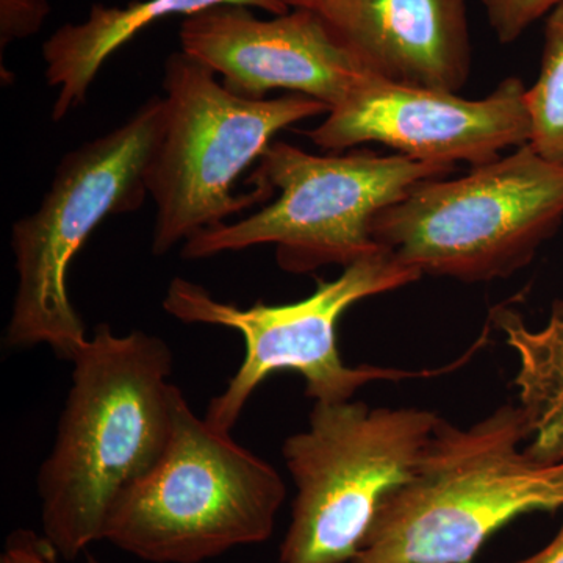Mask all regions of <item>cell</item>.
Masks as SVG:
<instances>
[{"label":"cell","mask_w":563,"mask_h":563,"mask_svg":"<svg viewBox=\"0 0 563 563\" xmlns=\"http://www.w3.org/2000/svg\"><path fill=\"white\" fill-rule=\"evenodd\" d=\"M454 172V166L401 154L362 150L314 155L274 141L250 181L279 190V198L242 221L196 233L181 246L180 257L199 261L274 244L284 272L309 274L329 265L344 268L383 250L372 235L380 211L398 202L418 181L444 179Z\"/></svg>","instance_id":"cell-7"},{"label":"cell","mask_w":563,"mask_h":563,"mask_svg":"<svg viewBox=\"0 0 563 563\" xmlns=\"http://www.w3.org/2000/svg\"><path fill=\"white\" fill-rule=\"evenodd\" d=\"M51 14L49 0H0V47L31 38Z\"/></svg>","instance_id":"cell-17"},{"label":"cell","mask_w":563,"mask_h":563,"mask_svg":"<svg viewBox=\"0 0 563 563\" xmlns=\"http://www.w3.org/2000/svg\"><path fill=\"white\" fill-rule=\"evenodd\" d=\"M73 384L41 463L43 537L65 561L103 542L113 507L165 454L173 431L172 347L102 322L74 355Z\"/></svg>","instance_id":"cell-1"},{"label":"cell","mask_w":563,"mask_h":563,"mask_svg":"<svg viewBox=\"0 0 563 563\" xmlns=\"http://www.w3.org/2000/svg\"><path fill=\"white\" fill-rule=\"evenodd\" d=\"M165 121L166 101L157 96L120 128L68 152L38 209L14 222L18 284L7 347L46 344L70 362L88 339L69 298L70 265L103 220L132 213L150 198L147 172Z\"/></svg>","instance_id":"cell-4"},{"label":"cell","mask_w":563,"mask_h":563,"mask_svg":"<svg viewBox=\"0 0 563 563\" xmlns=\"http://www.w3.org/2000/svg\"><path fill=\"white\" fill-rule=\"evenodd\" d=\"M163 90L165 129L147 172L154 255L272 198L276 191L262 184L235 195L236 179L277 133L329 113L325 103L292 92L276 99L233 95L209 66L181 51L165 63Z\"/></svg>","instance_id":"cell-5"},{"label":"cell","mask_w":563,"mask_h":563,"mask_svg":"<svg viewBox=\"0 0 563 563\" xmlns=\"http://www.w3.org/2000/svg\"><path fill=\"white\" fill-rule=\"evenodd\" d=\"M563 221V166L529 144L457 179L418 181L374 218L372 235L421 276L507 279Z\"/></svg>","instance_id":"cell-6"},{"label":"cell","mask_w":563,"mask_h":563,"mask_svg":"<svg viewBox=\"0 0 563 563\" xmlns=\"http://www.w3.org/2000/svg\"><path fill=\"white\" fill-rule=\"evenodd\" d=\"M60 555L52 548V544L44 539L43 533L38 536L29 529H18L11 532L7 539L3 553L0 555V563H58ZM85 563H101L95 555H87Z\"/></svg>","instance_id":"cell-18"},{"label":"cell","mask_w":563,"mask_h":563,"mask_svg":"<svg viewBox=\"0 0 563 563\" xmlns=\"http://www.w3.org/2000/svg\"><path fill=\"white\" fill-rule=\"evenodd\" d=\"M488 24L499 43L510 44L537 21L547 18L563 0H481Z\"/></svg>","instance_id":"cell-16"},{"label":"cell","mask_w":563,"mask_h":563,"mask_svg":"<svg viewBox=\"0 0 563 563\" xmlns=\"http://www.w3.org/2000/svg\"><path fill=\"white\" fill-rule=\"evenodd\" d=\"M495 324L518 358L514 384L531 429L526 451L536 461L563 462V299L542 329L512 309L496 310Z\"/></svg>","instance_id":"cell-14"},{"label":"cell","mask_w":563,"mask_h":563,"mask_svg":"<svg viewBox=\"0 0 563 563\" xmlns=\"http://www.w3.org/2000/svg\"><path fill=\"white\" fill-rule=\"evenodd\" d=\"M165 454L117 503L103 540L151 563H202L272 539L287 498L280 473L192 412L173 385Z\"/></svg>","instance_id":"cell-3"},{"label":"cell","mask_w":563,"mask_h":563,"mask_svg":"<svg viewBox=\"0 0 563 563\" xmlns=\"http://www.w3.org/2000/svg\"><path fill=\"white\" fill-rule=\"evenodd\" d=\"M532 147L563 166V3L544 18L543 51L536 84L526 90Z\"/></svg>","instance_id":"cell-15"},{"label":"cell","mask_w":563,"mask_h":563,"mask_svg":"<svg viewBox=\"0 0 563 563\" xmlns=\"http://www.w3.org/2000/svg\"><path fill=\"white\" fill-rule=\"evenodd\" d=\"M520 404L468 428L440 420L409 479L385 496L351 563H474L525 515L563 507V462L536 461Z\"/></svg>","instance_id":"cell-2"},{"label":"cell","mask_w":563,"mask_h":563,"mask_svg":"<svg viewBox=\"0 0 563 563\" xmlns=\"http://www.w3.org/2000/svg\"><path fill=\"white\" fill-rule=\"evenodd\" d=\"M510 563H563V521L554 539L543 550L537 551L536 554L521 559V561Z\"/></svg>","instance_id":"cell-19"},{"label":"cell","mask_w":563,"mask_h":563,"mask_svg":"<svg viewBox=\"0 0 563 563\" xmlns=\"http://www.w3.org/2000/svg\"><path fill=\"white\" fill-rule=\"evenodd\" d=\"M218 5L261 9L274 16L291 10L285 0H135L125 7L96 3L87 20L68 22L44 41V77L49 87L57 88L52 120L62 121L81 106L103 63L144 29L163 18H188Z\"/></svg>","instance_id":"cell-13"},{"label":"cell","mask_w":563,"mask_h":563,"mask_svg":"<svg viewBox=\"0 0 563 563\" xmlns=\"http://www.w3.org/2000/svg\"><path fill=\"white\" fill-rule=\"evenodd\" d=\"M523 80L507 77L483 99L363 77L325 120L303 132L322 151L376 143L413 161L485 165L529 144L531 121Z\"/></svg>","instance_id":"cell-10"},{"label":"cell","mask_w":563,"mask_h":563,"mask_svg":"<svg viewBox=\"0 0 563 563\" xmlns=\"http://www.w3.org/2000/svg\"><path fill=\"white\" fill-rule=\"evenodd\" d=\"M442 417L432 410L314 402L282 444L296 487L279 563H351L385 496L409 479Z\"/></svg>","instance_id":"cell-9"},{"label":"cell","mask_w":563,"mask_h":563,"mask_svg":"<svg viewBox=\"0 0 563 563\" xmlns=\"http://www.w3.org/2000/svg\"><path fill=\"white\" fill-rule=\"evenodd\" d=\"M385 250L344 266L333 280H317L312 295L291 303L258 301L247 309L218 301L207 288L174 277L163 309L187 324L222 325L242 335L244 358L224 390L211 399L206 418L213 428L231 432L251 396L272 374L288 369L306 383L314 402L351 401L362 387L379 380L412 379L422 374L376 365L350 366L340 355L336 328L354 303L399 290L421 279Z\"/></svg>","instance_id":"cell-8"},{"label":"cell","mask_w":563,"mask_h":563,"mask_svg":"<svg viewBox=\"0 0 563 563\" xmlns=\"http://www.w3.org/2000/svg\"><path fill=\"white\" fill-rule=\"evenodd\" d=\"M179 38L181 52L221 74L222 85L246 99L285 90L331 111L369 76L309 9L261 20L247 7L218 5L185 18Z\"/></svg>","instance_id":"cell-11"},{"label":"cell","mask_w":563,"mask_h":563,"mask_svg":"<svg viewBox=\"0 0 563 563\" xmlns=\"http://www.w3.org/2000/svg\"><path fill=\"white\" fill-rule=\"evenodd\" d=\"M309 9L373 76L459 92L473 66L466 0H285Z\"/></svg>","instance_id":"cell-12"}]
</instances>
